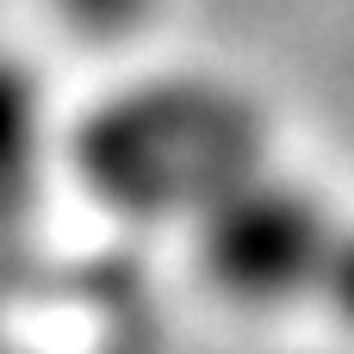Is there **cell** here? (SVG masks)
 Wrapping results in <instances>:
<instances>
[{
    "label": "cell",
    "mask_w": 354,
    "mask_h": 354,
    "mask_svg": "<svg viewBox=\"0 0 354 354\" xmlns=\"http://www.w3.org/2000/svg\"><path fill=\"white\" fill-rule=\"evenodd\" d=\"M261 162V118L218 81L137 87L81 131V174L137 218H199Z\"/></svg>",
    "instance_id": "obj_1"
},
{
    "label": "cell",
    "mask_w": 354,
    "mask_h": 354,
    "mask_svg": "<svg viewBox=\"0 0 354 354\" xmlns=\"http://www.w3.org/2000/svg\"><path fill=\"white\" fill-rule=\"evenodd\" d=\"M348 236L354 218H342L317 187L274 174L268 162L193 218L199 274L249 311L324 305Z\"/></svg>",
    "instance_id": "obj_2"
},
{
    "label": "cell",
    "mask_w": 354,
    "mask_h": 354,
    "mask_svg": "<svg viewBox=\"0 0 354 354\" xmlns=\"http://www.w3.org/2000/svg\"><path fill=\"white\" fill-rule=\"evenodd\" d=\"M50 162V100L25 56L0 50V230L19 224L37 199Z\"/></svg>",
    "instance_id": "obj_3"
},
{
    "label": "cell",
    "mask_w": 354,
    "mask_h": 354,
    "mask_svg": "<svg viewBox=\"0 0 354 354\" xmlns=\"http://www.w3.org/2000/svg\"><path fill=\"white\" fill-rule=\"evenodd\" d=\"M56 12L81 37H124L156 12V0H56Z\"/></svg>",
    "instance_id": "obj_4"
},
{
    "label": "cell",
    "mask_w": 354,
    "mask_h": 354,
    "mask_svg": "<svg viewBox=\"0 0 354 354\" xmlns=\"http://www.w3.org/2000/svg\"><path fill=\"white\" fill-rule=\"evenodd\" d=\"M324 311H330L336 324H348V330H354V236H348V255H342L336 280H330V299H324Z\"/></svg>",
    "instance_id": "obj_5"
}]
</instances>
